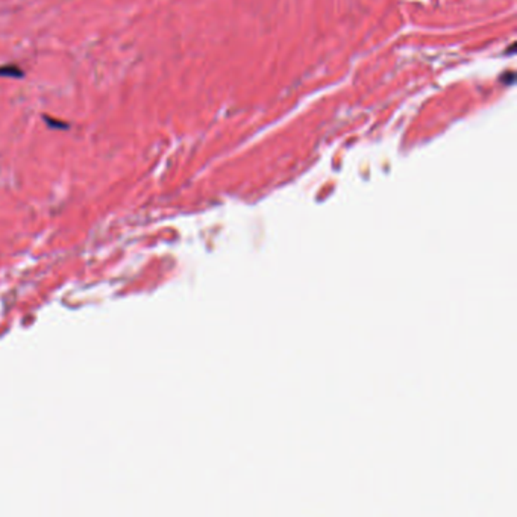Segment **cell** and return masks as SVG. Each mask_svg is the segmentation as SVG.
I'll return each instance as SVG.
<instances>
[{
    "mask_svg": "<svg viewBox=\"0 0 517 517\" xmlns=\"http://www.w3.org/2000/svg\"><path fill=\"white\" fill-rule=\"evenodd\" d=\"M0 76H9V77H22L23 72L14 64H8L0 67Z\"/></svg>",
    "mask_w": 517,
    "mask_h": 517,
    "instance_id": "6da1fadb",
    "label": "cell"
}]
</instances>
